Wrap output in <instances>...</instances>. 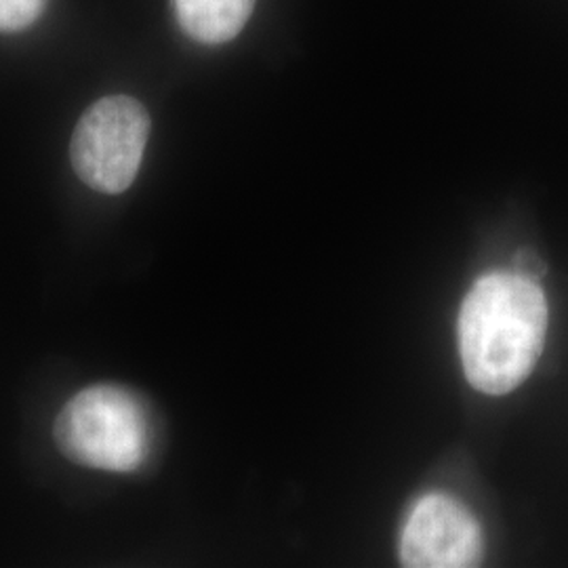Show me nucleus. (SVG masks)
I'll return each instance as SVG.
<instances>
[{
	"label": "nucleus",
	"instance_id": "obj_2",
	"mask_svg": "<svg viewBox=\"0 0 568 568\" xmlns=\"http://www.w3.org/2000/svg\"><path fill=\"white\" fill-rule=\"evenodd\" d=\"M61 453L82 467L131 474L150 453L142 400L121 386L87 387L61 408L55 427Z\"/></svg>",
	"mask_w": 568,
	"mask_h": 568
},
{
	"label": "nucleus",
	"instance_id": "obj_4",
	"mask_svg": "<svg viewBox=\"0 0 568 568\" xmlns=\"http://www.w3.org/2000/svg\"><path fill=\"white\" fill-rule=\"evenodd\" d=\"M400 551L406 567H474L483 556V535L459 501L429 495L410 511Z\"/></svg>",
	"mask_w": 568,
	"mask_h": 568
},
{
	"label": "nucleus",
	"instance_id": "obj_6",
	"mask_svg": "<svg viewBox=\"0 0 568 568\" xmlns=\"http://www.w3.org/2000/svg\"><path fill=\"white\" fill-rule=\"evenodd\" d=\"M47 0H0V32H20L39 20Z\"/></svg>",
	"mask_w": 568,
	"mask_h": 568
},
{
	"label": "nucleus",
	"instance_id": "obj_3",
	"mask_svg": "<svg viewBox=\"0 0 568 568\" xmlns=\"http://www.w3.org/2000/svg\"><path fill=\"white\" fill-rule=\"evenodd\" d=\"M150 138L142 103L110 95L93 103L74 129L70 159L81 182L102 194H121L135 182Z\"/></svg>",
	"mask_w": 568,
	"mask_h": 568
},
{
	"label": "nucleus",
	"instance_id": "obj_1",
	"mask_svg": "<svg viewBox=\"0 0 568 568\" xmlns=\"http://www.w3.org/2000/svg\"><path fill=\"white\" fill-rule=\"evenodd\" d=\"M548 331L539 284L518 272H495L469 291L459 316V347L469 384L508 394L537 365Z\"/></svg>",
	"mask_w": 568,
	"mask_h": 568
},
{
	"label": "nucleus",
	"instance_id": "obj_5",
	"mask_svg": "<svg viewBox=\"0 0 568 568\" xmlns=\"http://www.w3.org/2000/svg\"><path fill=\"white\" fill-rule=\"evenodd\" d=\"M183 32L204 44H222L241 34L255 0H173Z\"/></svg>",
	"mask_w": 568,
	"mask_h": 568
}]
</instances>
